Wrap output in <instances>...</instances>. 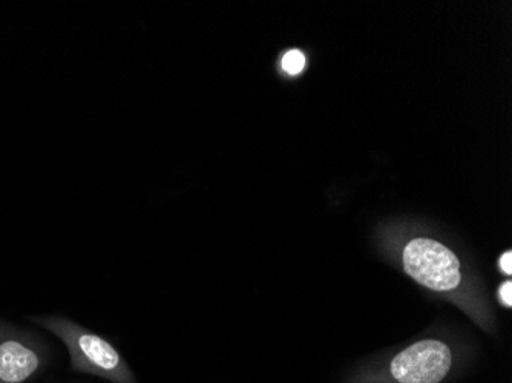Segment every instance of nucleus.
Returning <instances> with one entry per match:
<instances>
[{
	"instance_id": "nucleus-1",
	"label": "nucleus",
	"mask_w": 512,
	"mask_h": 383,
	"mask_svg": "<svg viewBox=\"0 0 512 383\" xmlns=\"http://www.w3.org/2000/svg\"><path fill=\"white\" fill-rule=\"evenodd\" d=\"M460 364L450 342L425 338L344 373L342 383H448L460 374Z\"/></svg>"
},
{
	"instance_id": "nucleus-2",
	"label": "nucleus",
	"mask_w": 512,
	"mask_h": 383,
	"mask_svg": "<svg viewBox=\"0 0 512 383\" xmlns=\"http://www.w3.org/2000/svg\"><path fill=\"white\" fill-rule=\"evenodd\" d=\"M65 344L71 368L77 373L100 377L111 383H138L120 351L100 334L62 316L31 318Z\"/></svg>"
},
{
	"instance_id": "nucleus-3",
	"label": "nucleus",
	"mask_w": 512,
	"mask_h": 383,
	"mask_svg": "<svg viewBox=\"0 0 512 383\" xmlns=\"http://www.w3.org/2000/svg\"><path fill=\"white\" fill-rule=\"evenodd\" d=\"M401 264L411 279L440 295L465 290V273L457 253L439 239L414 236L401 247Z\"/></svg>"
},
{
	"instance_id": "nucleus-4",
	"label": "nucleus",
	"mask_w": 512,
	"mask_h": 383,
	"mask_svg": "<svg viewBox=\"0 0 512 383\" xmlns=\"http://www.w3.org/2000/svg\"><path fill=\"white\" fill-rule=\"evenodd\" d=\"M50 364L36 334L0 321V383H30Z\"/></svg>"
},
{
	"instance_id": "nucleus-5",
	"label": "nucleus",
	"mask_w": 512,
	"mask_h": 383,
	"mask_svg": "<svg viewBox=\"0 0 512 383\" xmlns=\"http://www.w3.org/2000/svg\"><path fill=\"white\" fill-rule=\"evenodd\" d=\"M306 66V56L299 50H290L281 57V69L289 76H298Z\"/></svg>"
},
{
	"instance_id": "nucleus-6",
	"label": "nucleus",
	"mask_w": 512,
	"mask_h": 383,
	"mask_svg": "<svg viewBox=\"0 0 512 383\" xmlns=\"http://www.w3.org/2000/svg\"><path fill=\"white\" fill-rule=\"evenodd\" d=\"M499 301L500 304L505 305L506 308L512 307V282H503L499 287Z\"/></svg>"
},
{
	"instance_id": "nucleus-7",
	"label": "nucleus",
	"mask_w": 512,
	"mask_h": 383,
	"mask_svg": "<svg viewBox=\"0 0 512 383\" xmlns=\"http://www.w3.org/2000/svg\"><path fill=\"white\" fill-rule=\"evenodd\" d=\"M499 267L502 270L503 275L511 276L512 275V252L511 250H506L499 259Z\"/></svg>"
}]
</instances>
